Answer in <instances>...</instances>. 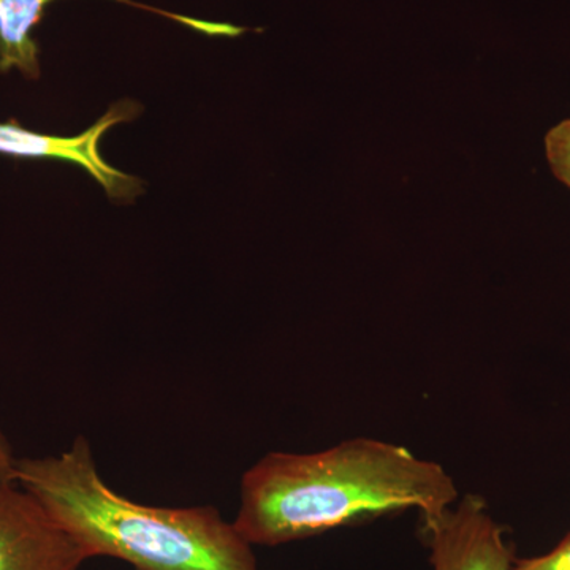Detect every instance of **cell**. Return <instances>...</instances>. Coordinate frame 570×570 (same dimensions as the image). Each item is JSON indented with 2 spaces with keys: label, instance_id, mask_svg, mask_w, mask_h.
Here are the masks:
<instances>
[{
  "label": "cell",
  "instance_id": "cell-7",
  "mask_svg": "<svg viewBox=\"0 0 570 570\" xmlns=\"http://www.w3.org/2000/svg\"><path fill=\"white\" fill-rule=\"evenodd\" d=\"M546 148L551 170L570 189V119L550 130Z\"/></svg>",
  "mask_w": 570,
  "mask_h": 570
},
{
  "label": "cell",
  "instance_id": "cell-4",
  "mask_svg": "<svg viewBox=\"0 0 570 570\" xmlns=\"http://www.w3.org/2000/svg\"><path fill=\"white\" fill-rule=\"evenodd\" d=\"M89 561L69 532L17 482H0V570H80Z\"/></svg>",
  "mask_w": 570,
  "mask_h": 570
},
{
  "label": "cell",
  "instance_id": "cell-2",
  "mask_svg": "<svg viewBox=\"0 0 570 570\" xmlns=\"http://www.w3.org/2000/svg\"><path fill=\"white\" fill-rule=\"evenodd\" d=\"M14 482L80 543L89 560L115 558L134 570H258L254 546L219 509L157 508L110 489L85 436L59 455L18 459Z\"/></svg>",
  "mask_w": 570,
  "mask_h": 570
},
{
  "label": "cell",
  "instance_id": "cell-3",
  "mask_svg": "<svg viewBox=\"0 0 570 570\" xmlns=\"http://www.w3.org/2000/svg\"><path fill=\"white\" fill-rule=\"evenodd\" d=\"M420 539L433 570H512L515 550L485 499L464 494L430 519H420Z\"/></svg>",
  "mask_w": 570,
  "mask_h": 570
},
{
  "label": "cell",
  "instance_id": "cell-9",
  "mask_svg": "<svg viewBox=\"0 0 570 570\" xmlns=\"http://www.w3.org/2000/svg\"><path fill=\"white\" fill-rule=\"evenodd\" d=\"M17 460L10 442L0 433V482H14Z\"/></svg>",
  "mask_w": 570,
  "mask_h": 570
},
{
  "label": "cell",
  "instance_id": "cell-1",
  "mask_svg": "<svg viewBox=\"0 0 570 570\" xmlns=\"http://www.w3.org/2000/svg\"><path fill=\"white\" fill-rule=\"evenodd\" d=\"M460 499L452 475L404 445L354 438L314 453L272 452L239 483L236 530L277 547L407 510L430 519Z\"/></svg>",
  "mask_w": 570,
  "mask_h": 570
},
{
  "label": "cell",
  "instance_id": "cell-5",
  "mask_svg": "<svg viewBox=\"0 0 570 570\" xmlns=\"http://www.w3.org/2000/svg\"><path fill=\"white\" fill-rule=\"evenodd\" d=\"M137 115L138 105L129 100L112 105L99 121L77 137L32 132L14 121L0 122V154L78 165L104 187L112 200L129 202L141 193V183L105 163L99 145L108 129L116 124L132 121Z\"/></svg>",
  "mask_w": 570,
  "mask_h": 570
},
{
  "label": "cell",
  "instance_id": "cell-8",
  "mask_svg": "<svg viewBox=\"0 0 570 570\" xmlns=\"http://www.w3.org/2000/svg\"><path fill=\"white\" fill-rule=\"evenodd\" d=\"M512 570H570V532L549 553L515 560Z\"/></svg>",
  "mask_w": 570,
  "mask_h": 570
},
{
  "label": "cell",
  "instance_id": "cell-6",
  "mask_svg": "<svg viewBox=\"0 0 570 570\" xmlns=\"http://www.w3.org/2000/svg\"><path fill=\"white\" fill-rule=\"evenodd\" d=\"M55 0H0V73L17 69L28 80L40 77V47L32 37ZM119 2L138 3L130 0Z\"/></svg>",
  "mask_w": 570,
  "mask_h": 570
}]
</instances>
